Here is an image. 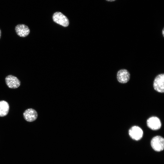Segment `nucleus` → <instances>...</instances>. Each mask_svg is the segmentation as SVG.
<instances>
[{
	"label": "nucleus",
	"mask_w": 164,
	"mask_h": 164,
	"mask_svg": "<svg viewBox=\"0 0 164 164\" xmlns=\"http://www.w3.org/2000/svg\"><path fill=\"white\" fill-rule=\"evenodd\" d=\"M106 0L108 2H113V1H115L116 0Z\"/></svg>",
	"instance_id": "obj_11"
},
{
	"label": "nucleus",
	"mask_w": 164,
	"mask_h": 164,
	"mask_svg": "<svg viewBox=\"0 0 164 164\" xmlns=\"http://www.w3.org/2000/svg\"><path fill=\"white\" fill-rule=\"evenodd\" d=\"M9 104L7 102L4 100L0 101V116L6 115L9 112Z\"/></svg>",
	"instance_id": "obj_10"
},
{
	"label": "nucleus",
	"mask_w": 164,
	"mask_h": 164,
	"mask_svg": "<svg viewBox=\"0 0 164 164\" xmlns=\"http://www.w3.org/2000/svg\"><path fill=\"white\" fill-rule=\"evenodd\" d=\"M153 87L155 91L158 92H164V74H158L155 77L153 83Z\"/></svg>",
	"instance_id": "obj_2"
},
{
	"label": "nucleus",
	"mask_w": 164,
	"mask_h": 164,
	"mask_svg": "<svg viewBox=\"0 0 164 164\" xmlns=\"http://www.w3.org/2000/svg\"><path fill=\"white\" fill-rule=\"evenodd\" d=\"M1 29H0V39L1 37Z\"/></svg>",
	"instance_id": "obj_13"
},
{
	"label": "nucleus",
	"mask_w": 164,
	"mask_h": 164,
	"mask_svg": "<svg viewBox=\"0 0 164 164\" xmlns=\"http://www.w3.org/2000/svg\"><path fill=\"white\" fill-rule=\"evenodd\" d=\"M151 145L155 151H161L163 150L164 149V139L160 136H155L152 139Z\"/></svg>",
	"instance_id": "obj_1"
},
{
	"label": "nucleus",
	"mask_w": 164,
	"mask_h": 164,
	"mask_svg": "<svg viewBox=\"0 0 164 164\" xmlns=\"http://www.w3.org/2000/svg\"><path fill=\"white\" fill-rule=\"evenodd\" d=\"M147 125L148 128L153 130L159 129L161 127V123L160 119L155 116H152L147 120Z\"/></svg>",
	"instance_id": "obj_6"
},
{
	"label": "nucleus",
	"mask_w": 164,
	"mask_h": 164,
	"mask_svg": "<svg viewBox=\"0 0 164 164\" xmlns=\"http://www.w3.org/2000/svg\"><path fill=\"white\" fill-rule=\"evenodd\" d=\"M15 30L17 35L22 37L27 36L30 32L29 27L23 24L17 25L15 27Z\"/></svg>",
	"instance_id": "obj_8"
},
{
	"label": "nucleus",
	"mask_w": 164,
	"mask_h": 164,
	"mask_svg": "<svg viewBox=\"0 0 164 164\" xmlns=\"http://www.w3.org/2000/svg\"><path fill=\"white\" fill-rule=\"evenodd\" d=\"M5 81L7 85L11 88H16L20 85L21 82L16 77L11 75L6 76Z\"/></svg>",
	"instance_id": "obj_7"
},
{
	"label": "nucleus",
	"mask_w": 164,
	"mask_h": 164,
	"mask_svg": "<svg viewBox=\"0 0 164 164\" xmlns=\"http://www.w3.org/2000/svg\"><path fill=\"white\" fill-rule=\"evenodd\" d=\"M128 134L132 139L138 141L141 139L142 137L143 131L140 127L134 126L129 129Z\"/></svg>",
	"instance_id": "obj_4"
},
{
	"label": "nucleus",
	"mask_w": 164,
	"mask_h": 164,
	"mask_svg": "<svg viewBox=\"0 0 164 164\" xmlns=\"http://www.w3.org/2000/svg\"><path fill=\"white\" fill-rule=\"evenodd\" d=\"M53 19L55 22L64 27H67L69 24L67 18L60 12L55 13L53 15Z\"/></svg>",
	"instance_id": "obj_3"
},
{
	"label": "nucleus",
	"mask_w": 164,
	"mask_h": 164,
	"mask_svg": "<svg viewBox=\"0 0 164 164\" xmlns=\"http://www.w3.org/2000/svg\"><path fill=\"white\" fill-rule=\"evenodd\" d=\"M130 78V74L129 72L126 69L119 70L117 73V79L119 83L125 84L128 82Z\"/></svg>",
	"instance_id": "obj_5"
},
{
	"label": "nucleus",
	"mask_w": 164,
	"mask_h": 164,
	"mask_svg": "<svg viewBox=\"0 0 164 164\" xmlns=\"http://www.w3.org/2000/svg\"><path fill=\"white\" fill-rule=\"evenodd\" d=\"M164 29L163 28V29H162V35H163V37L164 36Z\"/></svg>",
	"instance_id": "obj_12"
},
{
	"label": "nucleus",
	"mask_w": 164,
	"mask_h": 164,
	"mask_svg": "<svg viewBox=\"0 0 164 164\" xmlns=\"http://www.w3.org/2000/svg\"><path fill=\"white\" fill-rule=\"evenodd\" d=\"M25 119L28 122H32L35 120L38 117L36 111L32 108H29L25 111L23 114Z\"/></svg>",
	"instance_id": "obj_9"
}]
</instances>
